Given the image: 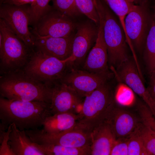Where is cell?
<instances>
[{
  "mask_svg": "<svg viewBox=\"0 0 155 155\" xmlns=\"http://www.w3.org/2000/svg\"><path fill=\"white\" fill-rule=\"evenodd\" d=\"M32 49L0 18V71L1 75L22 70Z\"/></svg>",
  "mask_w": 155,
  "mask_h": 155,
  "instance_id": "5",
  "label": "cell"
},
{
  "mask_svg": "<svg viewBox=\"0 0 155 155\" xmlns=\"http://www.w3.org/2000/svg\"><path fill=\"white\" fill-rule=\"evenodd\" d=\"M50 107L52 115L69 113L78 115L80 112L84 98L60 80L52 84Z\"/></svg>",
  "mask_w": 155,
  "mask_h": 155,
  "instance_id": "13",
  "label": "cell"
},
{
  "mask_svg": "<svg viewBox=\"0 0 155 155\" xmlns=\"http://www.w3.org/2000/svg\"><path fill=\"white\" fill-rule=\"evenodd\" d=\"M128 155H150L136 129L128 136Z\"/></svg>",
  "mask_w": 155,
  "mask_h": 155,
  "instance_id": "27",
  "label": "cell"
},
{
  "mask_svg": "<svg viewBox=\"0 0 155 155\" xmlns=\"http://www.w3.org/2000/svg\"><path fill=\"white\" fill-rule=\"evenodd\" d=\"M134 3L137 4L138 5L142 4L149 2L150 0H129Z\"/></svg>",
  "mask_w": 155,
  "mask_h": 155,
  "instance_id": "34",
  "label": "cell"
},
{
  "mask_svg": "<svg viewBox=\"0 0 155 155\" xmlns=\"http://www.w3.org/2000/svg\"><path fill=\"white\" fill-rule=\"evenodd\" d=\"M120 105L116 102L105 121L109 125L116 139L129 136L141 121L140 117Z\"/></svg>",
  "mask_w": 155,
  "mask_h": 155,
  "instance_id": "14",
  "label": "cell"
},
{
  "mask_svg": "<svg viewBox=\"0 0 155 155\" xmlns=\"http://www.w3.org/2000/svg\"><path fill=\"white\" fill-rule=\"evenodd\" d=\"M33 35L34 49L62 60L72 55L73 34L67 37H58Z\"/></svg>",
  "mask_w": 155,
  "mask_h": 155,
  "instance_id": "15",
  "label": "cell"
},
{
  "mask_svg": "<svg viewBox=\"0 0 155 155\" xmlns=\"http://www.w3.org/2000/svg\"><path fill=\"white\" fill-rule=\"evenodd\" d=\"M75 27L69 17L52 7L40 20L32 33L41 36L67 37L72 34Z\"/></svg>",
  "mask_w": 155,
  "mask_h": 155,
  "instance_id": "11",
  "label": "cell"
},
{
  "mask_svg": "<svg viewBox=\"0 0 155 155\" xmlns=\"http://www.w3.org/2000/svg\"><path fill=\"white\" fill-rule=\"evenodd\" d=\"M135 60L130 57L115 69H111L119 81L140 97L152 114L155 111L154 101L142 81V76Z\"/></svg>",
  "mask_w": 155,
  "mask_h": 155,
  "instance_id": "12",
  "label": "cell"
},
{
  "mask_svg": "<svg viewBox=\"0 0 155 155\" xmlns=\"http://www.w3.org/2000/svg\"><path fill=\"white\" fill-rule=\"evenodd\" d=\"M149 83L147 89L152 99L155 100V69L150 74Z\"/></svg>",
  "mask_w": 155,
  "mask_h": 155,
  "instance_id": "32",
  "label": "cell"
},
{
  "mask_svg": "<svg viewBox=\"0 0 155 155\" xmlns=\"http://www.w3.org/2000/svg\"><path fill=\"white\" fill-rule=\"evenodd\" d=\"M69 57L61 60L34 49L27 64L22 70L31 78L50 85L60 80L70 63Z\"/></svg>",
  "mask_w": 155,
  "mask_h": 155,
  "instance_id": "6",
  "label": "cell"
},
{
  "mask_svg": "<svg viewBox=\"0 0 155 155\" xmlns=\"http://www.w3.org/2000/svg\"><path fill=\"white\" fill-rule=\"evenodd\" d=\"M128 136L116 139L110 155H128Z\"/></svg>",
  "mask_w": 155,
  "mask_h": 155,
  "instance_id": "31",
  "label": "cell"
},
{
  "mask_svg": "<svg viewBox=\"0 0 155 155\" xmlns=\"http://www.w3.org/2000/svg\"><path fill=\"white\" fill-rule=\"evenodd\" d=\"M52 85L40 82L29 77L22 70L1 75V96L9 100L40 101L50 104Z\"/></svg>",
  "mask_w": 155,
  "mask_h": 155,
  "instance_id": "2",
  "label": "cell"
},
{
  "mask_svg": "<svg viewBox=\"0 0 155 155\" xmlns=\"http://www.w3.org/2000/svg\"><path fill=\"white\" fill-rule=\"evenodd\" d=\"M108 63L107 48L104 38L102 24L99 21L95 44L87 57L83 68L91 72H106L109 71Z\"/></svg>",
  "mask_w": 155,
  "mask_h": 155,
  "instance_id": "17",
  "label": "cell"
},
{
  "mask_svg": "<svg viewBox=\"0 0 155 155\" xmlns=\"http://www.w3.org/2000/svg\"><path fill=\"white\" fill-rule=\"evenodd\" d=\"M78 120V115L64 113L51 115L47 118L42 130L50 133H57L73 128Z\"/></svg>",
  "mask_w": 155,
  "mask_h": 155,
  "instance_id": "20",
  "label": "cell"
},
{
  "mask_svg": "<svg viewBox=\"0 0 155 155\" xmlns=\"http://www.w3.org/2000/svg\"><path fill=\"white\" fill-rule=\"evenodd\" d=\"M145 44L144 59L150 74L155 69V5Z\"/></svg>",
  "mask_w": 155,
  "mask_h": 155,
  "instance_id": "21",
  "label": "cell"
},
{
  "mask_svg": "<svg viewBox=\"0 0 155 155\" xmlns=\"http://www.w3.org/2000/svg\"><path fill=\"white\" fill-rule=\"evenodd\" d=\"M98 28L91 23L86 22L79 25L74 35L71 62H79L85 57L97 36Z\"/></svg>",
  "mask_w": 155,
  "mask_h": 155,
  "instance_id": "16",
  "label": "cell"
},
{
  "mask_svg": "<svg viewBox=\"0 0 155 155\" xmlns=\"http://www.w3.org/2000/svg\"><path fill=\"white\" fill-rule=\"evenodd\" d=\"M102 23L104 40L106 46L108 63L115 69L129 57L123 30L118 18L102 0H94Z\"/></svg>",
  "mask_w": 155,
  "mask_h": 155,
  "instance_id": "3",
  "label": "cell"
},
{
  "mask_svg": "<svg viewBox=\"0 0 155 155\" xmlns=\"http://www.w3.org/2000/svg\"><path fill=\"white\" fill-rule=\"evenodd\" d=\"M75 0L80 12L85 15L98 26L99 18L94 0Z\"/></svg>",
  "mask_w": 155,
  "mask_h": 155,
  "instance_id": "26",
  "label": "cell"
},
{
  "mask_svg": "<svg viewBox=\"0 0 155 155\" xmlns=\"http://www.w3.org/2000/svg\"><path fill=\"white\" fill-rule=\"evenodd\" d=\"M136 130L150 155H155V131L142 121Z\"/></svg>",
  "mask_w": 155,
  "mask_h": 155,
  "instance_id": "25",
  "label": "cell"
},
{
  "mask_svg": "<svg viewBox=\"0 0 155 155\" xmlns=\"http://www.w3.org/2000/svg\"><path fill=\"white\" fill-rule=\"evenodd\" d=\"M50 0H34L29 9L30 24L35 26L40 20L52 8L49 4Z\"/></svg>",
  "mask_w": 155,
  "mask_h": 155,
  "instance_id": "24",
  "label": "cell"
},
{
  "mask_svg": "<svg viewBox=\"0 0 155 155\" xmlns=\"http://www.w3.org/2000/svg\"><path fill=\"white\" fill-rule=\"evenodd\" d=\"M113 73L109 71L95 73L86 70L72 69L65 74L60 80L75 91L83 98L108 82Z\"/></svg>",
  "mask_w": 155,
  "mask_h": 155,
  "instance_id": "10",
  "label": "cell"
},
{
  "mask_svg": "<svg viewBox=\"0 0 155 155\" xmlns=\"http://www.w3.org/2000/svg\"><path fill=\"white\" fill-rule=\"evenodd\" d=\"M50 104L40 101H24L0 98V119L7 126L14 124L21 130L38 129L51 115Z\"/></svg>",
  "mask_w": 155,
  "mask_h": 155,
  "instance_id": "1",
  "label": "cell"
},
{
  "mask_svg": "<svg viewBox=\"0 0 155 155\" xmlns=\"http://www.w3.org/2000/svg\"><path fill=\"white\" fill-rule=\"evenodd\" d=\"M34 144L44 155H90V148H76L59 145Z\"/></svg>",
  "mask_w": 155,
  "mask_h": 155,
  "instance_id": "22",
  "label": "cell"
},
{
  "mask_svg": "<svg viewBox=\"0 0 155 155\" xmlns=\"http://www.w3.org/2000/svg\"><path fill=\"white\" fill-rule=\"evenodd\" d=\"M53 2L54 9L69 18L75 16L80 13L75 0H53Z\"/></svg>",
  "mask_w": 155,
  "mask_h": 155,
  "instance_id": "29",
  "label": "cell"
},
{
  "mask_svg": "<svg viewBox=\"0 0 155 155\" xmlns=\"http://www.w3.org/2000/svg\"><path fill=\"white\" fill-rule=\"evenodd\" d=\"M154 105H155V100L154 101Z\"/></svg>",
  "mask_w": 155,
  "mask_h": 155,
  "instance_id": "36",
  "label": "cell"
},
{
  "mask_svg": "<svg viewBox=\"0 0 155 155\" xmlns=\"http://www.w3.org/2000/svg\"><path fill=\"white\" fill-rule=\"evenodd\" d=\"M34 143L53 144L76 148H90L91 132L77 125L69 130L57 133H50L38 129L25 130Z\"/></svg>",
  "mask_w": 155,
  "mask_h": 155,
  "instance_id": "8",
  "label": "cell"
},
{
  "mask_svg": "<svg viewBox=\"0 0 155 155\" xmlns=\"http://www.w3.org/2000/svg\"><path fill=\"white\" fill-rule=\"evenodd\" d=\"M34 0H0L1 4H6L17 6H21L28 4H31Z\"/></svg>",
  "mask_w": 155,
  "mask_h": 155,
  "instance_id": "33",
  "label": "cell"
},
{
  "mask_svg": "<svg viewBox=\"0 0 155 155\" xmlns=\"http://www.w3.org/2000/svg\"><path fill=\"white\" fill-rule=\"evenodd\" d=\"M7 129L3 126H0V155H14L8 144L9 135L11 130L10 125Z\"/></svg>",
  "mask_w": 155,
  "mask_h": 155,
  "instance_id": "30",
  "label": "cell"
},
{
  "mask_svg": "<svg viewBox=\"0 0 155 155\" xmlns=\"http://www.w3.org/2000/svg\"><path fill=\"white\" fill-rule=\"evenodd\" d=\"M149 2L135 5L125 19L126 39L134 57V48L140 53L143 50L150 28Z\"/></svg>",
  "mask_w": 155,
  "mask_h": 155,
  "instance_id": "7",
  "label": "cell"
},
{
  "mask_svg": "<svg viewBox=\"0 0 155 155\" xmlns=\"http://www.w3.org/2000/svg\"><path fill=\"white\" fill-rule=\"evenodd\" d=\"M117 16L120 23L124 24L127 15L134 4L129 0H102Z\"/></svg>",
  "mask_w": 155,
  "mask_h": 155,
  "instance_id": "23",
  "label": "cell"
},
{
  "mask_svg": "<svg viewBox=\"0 0 155 155\" xmlns=\"http://www.w3.org/2000/svg\"><path fill=\"white\" fill-rule=\"evenodd\" d=\"M132 90L123 84L119 85L115 92V99L116 102L122 106L132 105L135 100Z\"/></svg>",
  "mask_w": 155,
  "mask_h": 155,
  "instance_id": "28",
  "label": "cell"
},
{
  "mask_svg": "<svg viewBox=\"0 0 155 155\" xmlns=\"http://www.w3.org/2000/svg\"><path fill=\"white\" fill-rule=\"evenodd\" d=\"M155 113H154V114L153 115H154V117L155 118Z\"/></svg>",
  "mask_w": 155,
  "mask_h": 155,
  "instance_id": "35",
  "label": "cell"
},
{
  "mask_svg": "<svg viewBox=\"0 0 155 155\" xmlns=\"http://www.w3.org/2000/svg\"><path fill=\"white\" fill-rule=\"evenodd\" d=\"M11 125L8 144L14 155H44L35 146L25 130H20L14 124Z\"/></svg>",
  "mask_w": 155,
  "mask_h": 155,
  "instance_id": "19",
  "label": "cell"
},
{
  "mask_svg": "<svg viewBox=\"0 0 155 155\" xmlns=\"http://www.w3.org/2000/svg\"><path fill=\"white\" fill-rule=\"evenodd\" d=\"M114 92L108 82L102 85L86 96L76 125L91 132L105 122L116 101Z\"/></svg>",
  "mask_w": 155,
  "mask_h": 155,
  "instance_id": "4",
  "label": "cell"
},
{
  "mask_svg": "<svg viewBox=\"0 0 155 155\" xmlns=\"http://www.w3.org/2000/svg\"><path fill=\"white\" fill-rule=\"evenodd\" d=\"M90 155H110L116 138L108 124L105 122L91 132Z\"/></svg>",
  "mask_w": 155,
  "mask_h": 155,
  "instance_id": "18",
  "label": "cell"
},
{
  "mask_svg": "<svg viewBox=\"0 0 155 155\" xmlns=\"http://www.w3.org/2000/svg\"><path fill=\"white\" fill-rule=\"evenodd\" d=\"M30 6L1 4L0 18L28 47L34 49V36L29 30Z\"/></svg>",
  "mask_w": 155,
  "mask_h": 155,
  "instance_id": "9",
  "label": "cell"
}]
</instances>
